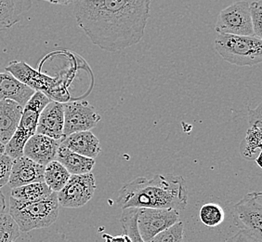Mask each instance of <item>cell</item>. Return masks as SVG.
<instances>
[{
    "label": "cell",
    "mask_w": 262,
    "mask_h": 242,
    "mask_svg": "<svg viewBox=\"0 0 262 242\" xmlns=\"http://www.w3.org/2000/svg\"><path fill=\"white\" fill-rule=\"evenodd\" d=\"M13 159L6 154L0 155V188L5 187L10 180Z\"/></svg>",
    "instance_id": "obj_27"
},
{
    "label": "cell",
    "mask_w": 262,
    "mask_h": 242,
    "mask_svg": "<svg viewBox=\"0 0 262 242\" xmlns=\"http://www.w3.org/2000/svg\"><path fill=\"white\" fill-rule=\"evenodd\" d=\"M70 177V173L57 160L51 162L45 166L44 183L52 192L58 193L61 191L66 187Z\"/></svg>",
    "instance_id": "obj_22"
},
{
    "label": "cell",
    "mask_w": 262,
    "mask_h": 242,
    "mask_svg": "<svg viewBox=\"0 0 262 242\" xmlns=\"http://www.w3.org/2000/svg\"><path fill=\"white\" fill-rule=\"evenodd\" d=\"M59 207L55 192L37 201H18L10 197L9 214L19 227L20 232L27 233L53 225L59 216Z\"/></svg>",
    "instance_id": "obj_3"
},
{
    "label": "cell",
    "mask_w": 262,
    "mask_h": 242,
    "mask_svg": "<svg viewBox=\"0 0 262 242\" xmlns=\"http://www.w3.org/2000/svg\"><path fill=\"white\" fill-rule=\"evenodd\" d=\"M6 71L35 91H40L51 99L55 79L39 74L25 62H11Z\"/></svg>",
    "instance_id": "obj_11"
},
{
    "label": "cell",
    "mask_w": 262,
    "mask_h": 242,
    "mask_svg": "<svg viewBox=\"0 0 262 242\" xmlns=\"http://www.w3.org/2000/svg\"><path fill=\"white\" fill-rule=\"evenodd\" d=\"M62 140H54L35 133L26 142L24 147V156L39 165L47 166L49 163L55 160L57 151Z\"/></svg>",
    "instance_id": "obj_13"
},
{
    "label": "cell",
    "mask_w": 262,
    "mask_h": 242,
    "mask_svg": "<svg viewBox=\"0 0 262 242\" xmlns=\"http://www.w3.org/2000/svg\"><path fill=\"white\" fill-rule=\"evenodd\" d=\"M180 222V212L172 209H138L137 226L141 239L149 242L159 233Z\"/></svg>",
    "instance_id": "obj_8"
},
{
    "label": "cell",
    "mask_w": 262,
    "mask_h": 242,
    "mask_svg": "<svg viewBox=\"0 0 262 242\" xmlns=\"http://www.w3.org/2000/svg\"><path fill=\"white\" fill-rule=\"evenodd\" d=\"M216 31L219 35L254 36L249 2L237 1L223 9L217 17Z\"/></svg>",
    "instance_id": "obj_7"
},
{
    "label": "cell",
    "mask_w": 262,
    "mask_h": 242,
    "mask_svg": "<svg viewBox=\"0 0 262 242\" xmlns=\"http://www.w3.org/2000/svg\"><path fill=\"white\" fill-rule=\"evenodd\" d=\"M6 214V200L5 196L0 191V216Z\"/></svg>",
    "instance_id": "obj_30"
},
{
    "label": "cell",
    "mask_w": 262,
    "mask_h": 242,
    "mask_svg": "<svg viewBox=\"0 0 262 242\" xmlns=\"http://www.w3.org/2000/svg\"><path fill=\"white\" fill-rule=\"evenodd\" d=\"M233 223L240 231L262 241V193L251 192L237 202L232 210Z\"/></svg>",
    "instance_id": "obj_6"
},
{
    "label": "cell",
    "mask_w": 262,
    "mask_h": 242,
    "mask_svg": "<svg viewBox=\"0 0 262 242\" xmlns=\"http://www.w3.org/2000/svg\"><path fill=\"white\" fill-rule=\"evenodd\" d=\"M249 10H250V17H251L254 36L261 39L262 0L249 2Z\"/></svg>",
    "instance_id": "obj_26"
},
{
    "label": "cell",
    "mask_w": 262,
    "mask_h": 242,
    "mask_svg": "<svg viewBox=\"0 0 262 242\" xmlns=\"http://www.w3.org/2000/svg\"><path fill=\"white\" fill-rule=\"evenodd\" d=\"M3 154H5V145L0 143V155H3Z\"/></svg>",
    "instance_id": "obj_31"
},
{
    "label": "cell",
    "mask_w": 262,
    "mask_h": 242,
    "mask_svg": "<svg viewBox=\"0 0 262 242\" xmlns=\"http://www.w3.org/2000/svg\"><path fill=\"white\" fill-rule=\"evenodd\" d=\"M53 192L44 182L11 189V197L18 201L33 202L50 197Z\"/></svg>",
    "instance_id": "obj_21"
},
{
    "label": "cell",
    "mask_w": 262,
    "mask_h": 242,
    "mask_svg": "<svg viewBox=\"0 0 262 242\" xmlns=\"http://www.w3.org/2000/svg\"><path fill=\"white\" fill-rule=\"evenodd\" d=\"M64 109L61 102L51 101L41 112L36 127V134L54 140L64 139Z\"/></svg>",
    "instance_id": "obj_12"
},
{
    "label": "cell",
    "mask_w": 262,
    "mask_h": 242,
    "mask_svg": "<svg viewBox=\"0 0 262 242\" xmlns=\"http://www.w3.org/2000/svg\"><path fill=\"white\" fill-rule=\"evenodd\" d=\"M95 190L96 181L91 172L71 175L66 187L57 193L59 205L71 209L83 207L93 197Z\"/></svg>",
    "instance_id": "obj_9"
},
{
    "label": "cell",
    "mask_w": 262,
    "mask_h": 242,
    "mask_svg": "<svg viewBox=\"0 0 262 242\" xmlns=\"http://www.w3.org/2000/svg\"><path fill=\"white\" fill-rule=\"evenodd\" d=\"M76 154L94 159L101 153V144L91 131H82L64 137L61 144Z\"/></svg>",
    "instance_id": "obj_15"
},
{
    "label": "cell",
    "mask_w": 262,
    "mask_h": 242,
    "mask_svg": "<svg viewBox=\"0 0 262 242\" xmlns=\"http://www.w3.org/2000/svg\"><path fill=\"white\" fill-rule=\"evenodd\" d=\"M202 224L207 227H216L222 225L225 219V212L217 203H207L202 206L199 212Z\"/></svg>",
    "instance_id": "obj_23"
},
{
    "label": "cell",
    "mask_w": 262,
    "mask_h": 242,
    "mask_svg": "<svg viewBox=\"0 0 262 242\" xmlns=\"http://www.w3.org/2000/svg\"><path fill=\"white\" fill-rule=\"evenodd\" d=\"M35 92L10 73H0V101L11 100L25 107Z\"/></svg>",
    "instance_id": "obj_16"
},
{
    "label": "cell",
    "mask_w": 262,
    "mask_h": 242,
    "mask_svg": "<svg viewBox=\"0 0 262 242\" xmlns=\"http://www.w3.org/2000/svg\"><path fill=\"white\" fill-rule=\"evenodd\" d=\"M260 157H261V154H260V155H258V156H257V158L255 159V160L257 162V166L259 167V168H261V163H260Z\"/></svg>",
    "instance_id": "obj_32"
},
{
    "label": "cell",
    "mask_w": 262,
    "mask_h": 242,
    "mask_svg": "<svg viewBox=\"0 0 262 242\" xmlns=\"http://www.w3.org/2000/svg\"><path fill=\"white\" fill-rule=\"evenodd\" d=\"M150 0H82L75 2L76 23L91 42L110 52L124 51L143 38Z\"/></svg>",
    "instance_id": "obj_1"
},
{
    "label": "cell",
    "mask_w": 262,
    "mask_h": 242,
    "mask_svg": "<svg viewBox=\"0 0 262 242\" xmlns=\"http://www.w3.org/2000/svg\"><path fill=\"white\" fill-rule=\"evenodd\" d=\"M225 242H262L260 240H257V238L252 237L251 235L244 232V231H239L235 234L234 236L230 237Z\"/></svg>",
    "instance_id": "obj_29"
},
{
    "label": "cell",
    "mask_w": 262,
    "mask_h": 242,
    "mask_svg": "<svg viewBox=\"0 0 262 242\" xmlns=\"http://www.w3.org/2000/svg\"><path fill=\"white\" fill-rule=\"evenodd\" d=\"M24 107L11 100L0 101V143L7 145L13 136Z\"/></svg>",
    "instance_id": "obj_17"
},
{
    "label": "cell",
    "mask_w": 262,
    "mask_h": 242,
    "mask_svg": "<svg viewBox=\"0 0 262 242\" xmlns=\"http://www.w3.org/2000/svg\"><path fill=\"white\" fill-rule=\"evenodd\" d=\"M137 216H138V209L136 208L125 209L122 212L120 223L126 234V237H127L130 242H144L141 239V236L139 234L138 226H137Z\"/></svg>",
    "instance_id": "obj_24"
},
{
    "label": "cell",
    "mask_w": 262,
    "mask_h": 242,
    "mask_svg": "<svg viewBox=\"0 0 262 242\" xmlns=\"http://www.w3.org/2000/svg\"><path fill=\"white\" fill-rule=\"evenodd\" d=\"M215 50L223 60L237 66H254L261 64L262 41L255 36L219 35Z\"/></svg>",
    "instance_id": "obj_4"
},
{
    "label": "cell",
    "mask_w": 262,
    "mask_h": 242,
    "mask_svg": "<svg viewBox=\"0 0 262 242\" xmlns=\"http://www.w3.org/2000/svg\"><path fill=\"white\" fill-rule=\"evenodd\" d=\"M51 100L40 91H35L24 107L20 122L10 142L5 146V154L12 159L24 156L26 142L34 136L41 112Z\"/></svg>",
    "instance_id": "obj_5"
},
{
    "label": "cell",
    "mask_w": 262,
    "mask_h": 242,
    "mask_svg": "<svg viewBox=\"0 0 262 242\" xmlns=\"http://www.w3.org/2000/svg\"><path fill=\"white\" fill-rule=\"evenodd\" d=\"M63 109L66 137L76 132L91 131L101 121V116L88 102H68L63 104Z\"/></svg>",
    "instance_id": "obj_10"
},
{
    "label": "cell",
    "mask_w": 262,
    "mask_h": 242,
    "mask_svg": "<svg viewBox=\"0 0 262 242\" xmlns=\"http://www.w3.org/2000/svg\"><path fill=\"white\" fill-rule=\"evenodd\" d=\"M118 207L172 209L180 212L188 204L186 181L173 174H157L151 179L139 177L118 192Z\"/></svg>",
    "instance_id": "obj_2"
},
{
    "label": "cell",
    "mask_w": 262,
    "mask_h": 242,
    "mask_svg": "<svg viewBox=\"0 0 262 242\" xmlns=\"http://www.w3.org/2000/svg\"><path fill=\"white\" fill-rule=\"evenodd\" d=\"M55 160L60 162L71 175L90 173L95 166L94 159L76 154L61 145L57 151Z\"/></svg>",
    "instance_id": "obj_18"
},
{
    "label": "cell",
    "mask_w": 262,
    "mask_h": 242,
    "mask_svg": "<svg viewBox=\"0 0 262 242\" xmlns=\"http://www.w3.org/2000/svg\"><path fill=\"white\" fill-rule=\"evenodd\" d=\"M31 6L32 2L28 0H0V31L19 23Z\"/></svg>",
    "instance_id": "obj_19"
},
{
    "label": "cell",
    "mask_w": 262,
    "mask_h": 242,
    "mask_svg": "<svg viewBox=\"0 0 262 242\" xmlns=\"http://www.w3.org/2000/svg\"><path fill=\"white\" fill-rule=\"evenodd\" d=\"M184 228L182 222H178L174 226L159 233L149 242H183Z\"/></svg>",
    "instance_id": "obj_25"
},
{
    "label": "cell",
    "mask_w": 262,
    "mask_h": 242,
    "mask_svg": "<svg viewBox=\"0 0 262 242\" xmlns=\"http://www.w3.org/2000/svg\"><path fill=\"white\" fill-rule=\"evenodd\" d=\"M262 125H249L245 139L240 145L242 156L248 160H255L261 154Z\"/></svg>",
    "instance_id": "obj_20"
},
{
    "label": "cell",
    "mask_w": 262,
    "mask_h": 242,
    "mask_svg": "<svg viewBox=\"0 0 262 242\" xmlns=\"http://www.w3.org/2000/svg\"><path fill=\"white\" fill-rule=\"evenodd\" d=\"M45 167L23 156L13 159L9 185L11 189L44 182Z\"/></svg>",
    "instance_id": "obj_14"
},
{
    "label": "cell",
    "mask_w": 262,
    "mask_h": 242,
    "mask_svg": "<svg viewBox=\"0 0 262 242\" xmlns=\"http://www.w3.org/2000/svg\"><path fill=\"white\" fill-rule=\"evenodd\" d=\"M247 110H248V124L262 125L261 104H259L255 109L247 107Z\"/></svg>",
    "instance_id": "obj_28"
}]
</instances>
